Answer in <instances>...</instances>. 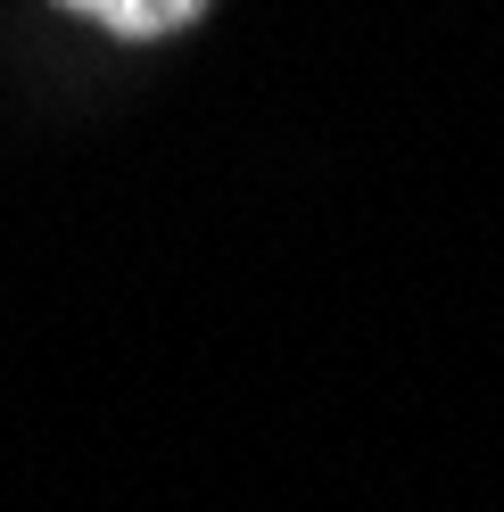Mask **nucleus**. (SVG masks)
Masks as SVG:
<instances>
[{"instance_id":"f257e3e1","label":"nucleus","mask_w":504,"mask_h":512,"mask_svg":"<svg viewBox=\"0 0 504 512\" xmlns=\"http://www.w3.org/2000/svg\"><path fill=\"white\" fill-rule=\"evenodd\" d=\"M58 9H75L91 25H108L124 42H157V34H182V25H199L215 0H58Z\"/></svg>"}]
</instances>
